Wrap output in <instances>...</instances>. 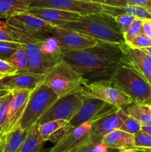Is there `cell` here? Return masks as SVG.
I'll return each instance as SVG.
<instances>
[{
	"mask_svg": "<svg viewBox=\"0 0 151 152\" xmlns=\"http://www.w3.org/2000/svg\"><path fill=\"white\" fill-rule=\"evenodd\" d=\"M118 152H137L135 148H121L118 149Z\"/></svg>",
	"mask_w": 151,
	"mask_h": 152,
	"instance_id": "obj_43",
	"label": "cell"
},
{
	"mask_svg": "<svg viewBox=\"0 0 151 152\" xmlns=\"http://www.w3.org/2000/svg\"><path fill=\"white\" fill-rule=\"evenodd\" d=\"M107 151L108 148L102 142L94 144L89 142L75 152H107Z\"/></svg>",
	"mask_w": 151,
	"mask_h": 152,
	"instance_id": "obj_35",
	"label": "cell"
},
{
	"mask_svg": "<svg viewBox=\"0 0 151 152\" xmlns=\"http://www.w3.org/2000/svg\"><path fill=\"white\" fill-rule=\"evenodd\" d=\"M60 28L71 30L92 37L97 41L118 45H126L124 36L113 16L103 12L80 17Z\"/></svg>",
	"mask_w": 151,
	"mask_h": 152,
	"instance_id": "obj_2",
	"label": "cell"
},
{
	"mask_svg": "<svg viewBox=\"0 0 151 152\" xmlns=\"http://www.w3.org/2000/svg\"><path fill=\"white\" fill-rule=\"evenodd\" d=\"M12 98H13V93L9 92L7 94L3 96L0 102V134H2L4 132V126L7 120V111Z\"/></svg>",
	"mask_w": 151,
	"mask_h": 152,
	"instance_id": "obj_29",
	"label": "cell"
},
{
	"mask_svg": "<svg viewBox=\"0 0 151 152\" xmlns=\"http://www.w3.org/2000/svg\"><path fill=\"white\" fill-rule=\"evenodd\" d=\"M142 131L151 135V126H142Z\"/></svg>",
	"mask_w": 151,
	"mask_h": 152,
	"instance_id": "obj_44",
	"label": "cell"
},
{
	"mask_svg": "<svg viewBox=\"0 0 151 152\" xmlns=\"http://www.w3.org/2000/svg\"><path fill=\"white\" fill-rule=\"evenodd\" d=\"M7 61L16 68L17 73L28 72V59L23 45L19 48Z\"/></svg>",
	"mask_w": 151,
	"mask_h": 152,
	"instance_id": "obj_26",
	"label": "cell"
},
{
	"mask_svg": "<svg viewBox=\"0 0 151 152\" xmlns=\"http://www.w3.org/2000/svg\"><path fill=\"white\" fill-rule=\"evenodd\" d=\"M102 12L113 17H115L118 15H129L142 20L151 19V13H150L147 9L139 6L130 5V4L123 7L102 5Z\"/></svg>",
	"mask_w": 151,
	"mask_h": 152,
	"instance_id": "obj_22",
	"label": "cell"
},
{
	"mask_svg": "<svg viewBox=\"0 0 151 152\" xmlns=\"http://www.w3.org/2000/svg\"><path fill=\"white\" fill-rule=\"evenodd\" d=\"M117 110L92 123L93 124L90 135V143L102 142V138L105 135L120 129L122 123L117 113Z\"/></svg>",
	"mask_w": 151,
	"mask_h": 152,
	"instance_id": "obj_17",
	"label": "cell"
},
{
	"mask_svg": "<svg viewBox=\"0 0 151 152\" xmlns=\"http://www.w3.org/2000/svg\"><path fill=\"white\" fill-rule=\"evenodd\" d=\"M102 142L111 149L135 148L134 135L120 129H117L105 135L102 138Z\"/></svg>",
	"mask_w": 151,
	"mask_h": 152,
	"instance_id": "obj_19",
	"label": "cell"
},
{
	"mask_svg": "<svg viewBox=\"0 0 151 152\" xmlns=\"http://www.w3.org/2000/svg\"><path fill=\"white\" fill-rule=\"evenodd\" d=\"M117 109L118 108L116 107L99 99L83 96L81 108L68 124L63 127L64 134L86 123H93Z\"/></svg>",
	"mask_w": 151,
	"mask_h": 152,
	"instance_id": "obj_8",
	"label": "cell"
},
{
	"mask_svg": "<svg viewBox=\"0 0 151 152\" xmlns=\"http://www.w3.org/2000/svg\"><path fill=\"white\" fill-rule=\"evenodd\" d=\"M28 13L42 19L53 27L63 26L70 22L78 21L81 17L78 13L47 7H29Z\"/></svg>",
	"mask_w": 151,
	"mask_h": 152,
	"instance_id": "obj_14",
	"label": "cell"
},
{
	"mask_svg": "<svg viewBox=\"0 0 151 152\" xmlns=\"http://www.w3.org/2000/svg\"><path fill=\"white\" fill-rule=\"evenodd\" d=\"M118 25V28H120L122 34L125 33L129 28V27L131 25L134 19H136L135 17L129 15H118V16L113 17Z\"/></svg>",
	"mask_w": 151,
	"mask_h": 152,
	"instance_id": "obj_34",
	"label": "cell"
},
{
	"mask_svg": "<svg viewBox=\"0 0 151 152\" xmlns=\"http://www.w3.org/2000/svg\"><path fill=\"white\" fill-rule=\"evenodd\" d=\"M38 47L43 57L52 67L63 61L62 51L59 42L53 36L47 37L40 42Z\"/></svg>",
	"mask_w": 151,
	"mask_h": 152,
	"instance_id": "obj_20",
	"label": "cell"
},
{
	"mask_svg": "<svg viewBox=\"0 0 151 152\" xmlns=\"http://www.w3.org/2000/svg\"><path fill=\"white\" fill-rule=\"evenodd\" d=\"M27 12L25 10L10 5L7 3L0 1V19H7L8 18L18 14V13Z\"/></svg>",
	"mask_w": 151,
	"mask_h": 152,
	"instance_id": "obj_31",
	"label": "cell"
},
{
	"mask_svg": "<svg viewBox=\"0 0 151 152\" xmlns=\"http://www.w3.org/2000/svg\"><path fill=\"white\" fill-rule=\"evenodd\" d=\"M147 10H148V11L150 12V13H151V8H149V9H147Z\"/></svg>",
	"mask_w": 151,
	"mask_h": 152,
	"instance_id": "obj_49",
	"label": "cell"
},
{
	"mask_svg": "<svg viewBox=\"0 0 151 152\" xmlns=\"http://www.w3.org/2000/svg\"><path fill=\"white\" fill-rule=\"evenodd\" d=\"M141 34H142V19L136 18L127 31L123 34L125 44L128 45L137 36Z\"/></svg>",
	"mask_w": 151,
	"mask_h": 152,
	"instance_id": "obj_28",
	"label": "cell"
},
{
	"mask_svg": "<svg viewBox=\"0 0 151 152\" xmlns=\"http://www.w3.org/2000/svg\"><path fill=\"white\" fill-rule=\"evenodd\" d=\"M30 7L58 9L78 13L81 16L102 12L101 4L78 0H31Z\"/></svg>",
	"mask_w": 151,
	"mask_h": 152,
	"instance_id": "obj_10",
	"label": "cell"
},
{
	"mask_svg": "<svg viewBox=\"0 0 151 152\" xmlns=\"http://www.w3.org/2000/svg\"><path fill=\"white\" fill-rule=\"evenodd\" d=\"M149 104H150V105H151V101H150V103H149Z\"/></svg>",
	"mask_w": 151,
	"mask_h": 152,
	"instance_id": "obj_52",
	"label": "cell"
},
{
	"mask_svg": "<svg viewBox=\"0 0 151 152\" xmlns=\"http://www.w3.org/2000/svg\"><path fill=\"white\" fill-rule=\"evenodd\" d=\"M68 124L65 120H52L43 124L38 125V132L41 137L47 142L51 141L57 134L58 132Z\"/></svg>",
	"mask_w": 151,
	"mask_h": 152,
	"instance_id": "obj_25",
	"label": "cell"
},
{
	"mask_svg": "<svg viewBox=\"0 0 151 152\" xmlns=\"http://www.w3.org/2000/svg\"><path fill=\"white\" fill-rule=\"evenodd\" d=\"M0 1L19 7L25 10V11H28L29 7H30L31 3V0H0Z\"/></svg>",
	"mask_w": 151,
	"mask_h": 152,
	"instance_id": "obj_38",
	"label": "cell"
},
{
	"mask_svg": "<svg viewBox=\"0 0 151 152\" xmlns=\"http://www.w3.org/2000/svg\"><path fill=\"white\" fill-rule=\"evenodd\" d=\"M10 26L30 33L41 39L51 36V31L54 28L42 19L30 14L27 12L18 13L6 19Z\"/></svg>",
	"mask_w": 151,
	"mask_h": 152,
	"instance_id": "obj_12",
	"label": "cell"
},
{
	"mask_svg": "<svg viewBox=\"0 0 151 152\" xmlns=\"http://www.w3.org/2000/svg\"><path fill=\"white\" fill-rule=\"evenodd\" d=\"M90 1L101 5H107L112 7H123L128 4L125 0H90Z\"/></svg>",
	"mask_w": 151,
	"mask_h": 152,
	"instance_id": "obj_39",
	"label": "cell"
},
{
	"mask_svg": "<svg viewBox=\"0 0 151 152\" xmlns=\"http://www.w3.org/2000/svg\"><path fill=\"white\" fill-rule=\"evenodd\" d=\"M117 113L122 123L119 129L120 130L133 135L136 134L142 130V125L133 117H130L129 114H127L123 108H118Z\"/></svg>",
	"mask_w": 151,
	"mask_h": 152,
	"instance_id": "obj_27",
	"label": "cell"
},
{
	"mask_svg": "<svg viewBox=\"0 0 151 152\" xmlns=\"http://www.w3.org/2000/svg\"><path fill=\"white\" fill-rule=\"evenodd\" d=\"M127 62L151 86V58L140 49L127 47Z\"/></svg>",
	"mask_w": 151,
	"mask_h": 152,
	"instance_id": "obj_18",
	"label": "cell"
},
{
	"mask_svg": "<svg viewBox=\"0 0 151 152\" xmlns=\"http://www.w3.org/2000/svg\"><path fill=\"white\" fill-rule=\"evenodd\" d=\"M123 109L142 126H151V105L150 104L133 103Z\"/></svg>",
	"mask_w": 151,
	"mask_h": 152,
	"instance_id": "obj_24",
	"label": "cell"
},
{
	"mask_svg": "<svg viewBox=\"0 0 151 152\" xmlns=\"http://www.w3.org/2000/svg\"><path fill=\"white\" fill-rule=\"evenodd\" d=\"M72 152H75V151H72Z\"/></svg>",
	"mask_w": 151,
	"mask_h": 152,
	"instance_id": "obj_53",
	"label": "cell"
},
{
	"mask_svg": "<svg viewBox=\"0 0 151 152\" xmlns=\"http://www.w3.org/2000/svg\"><path fill=\"white\" fill-rule=\"evenodd\" d=\"M7 28L16 42L21 43L25 48L28 59V72L44 75L52 66L43 57L39 50L38 45L43 39L8 25Z\"/></svg>",
	"mask_w": 151,
	"mask_h": 152,
	"instance_id": "obj_6",
	"label": "cell"
},
{
	"mask_svg": "<svg viewBox=\"0 0 151 152\" xmlns=\"http://www.w3.org/2000/svg\"><path fill=\"white\" fill-rule=\"evenodd\" d=\"M17 74L16 68L7 60L0 59V74L4 77Z\"/></svg>",
	"mask_w": 151,
	"mask_h": 152,
	"instance_id": "obj_37",
	"label": "cell"
},
{
	"mask_svg": "<svg viewBox=\"0 0 151 152\" xmlns=\"http://www.w3.org/2000/svg\"><path fill=\"white\" fill-rule=\"evenodd\" d=\"M142 50L145 53V54H147L148 56H149V57L151 58V47L142 49Z\"/></svg>",
	"mask_w": 151,
	"mask_h": 152,
	"instance_id": "obj_45",
	"label": "cell"
},
{
	"mask_svg": "<svg viewBox=\"0 0 151 152\" xmlns=\"http://www.w3.org/2000/svg\"><path fill=\"white\" fill-rule=\"evenodd\" d=\"M10 92L13 93V98L10 101L7 111V120L3 134L7 133L17 127L31 94L30 91L28 90H18Z\"/></svg>",
	"mask_w": 151,
	"mask_h": 152,
	"instance_id": "obj_15",
	"label": "cell"
},
{
	"mask_svg": "<svg viewBox=\"0 0 151 152\" xmlns=\"http://www.w3.org/2000/svg\"><path fill=\"white\" fill-rule=\"evenodd\" d=\"M151 19L142 20V34L151 39Z\"/></svg>",
	"mask_w": 151,
	"mask_h": 152,
	"instance_id": "obj_41",
	"label": "cell"
},
{
	"mask_svg": "<svg viewBox=\"0 0 151 152\" xmlns=\"http://www.w3.org/2000/svg\"><path fill=\"white\" fill-rule=\"evenodd\" d=\"M83 96L74 92L58 98L52 106L40 117L36 124L41 125L52 120H65L68 123L81 108Z\"/></svg>",
	"mask_w": 151,
	"mask_h": 152,
	"instance_id": "obj_9",
	"label": "cell"
},
{
	"mask_svg": "<svg viewBox=\"0 0 151 152\" xmlns=\"http://www.w3.org/2000/svg\"><path fill=\"white\" fill-rule=\"evenodd\" d=\"M10 91H9L6 88V87L2 83L1 79H0V97H2V96H5V95L7 94Z\"/></svg>",
	"mask_w": 151,
	"mask_h": 152,
	"instance_id": "obj_42",
	"label": "cell"
},
{
	"mask_svg": "<svg viewBox=\"0 0 151 152\" xmlns=\"http://www.w3.org/2000/svg\"><path fill=\"white\" fill-rule=\"evenodd\" d=\"M150 22H151V20H150Z\"/></svg>",
	"mask_w": 151,
	"mask_h": 152,
	"instance_id": "obj_54",
	"label": "cell"
},
{
	"mask_svg": "<svg viewBox=\"0 0 151 152\" xmlns=\"http://www.w3.org/2000/svg\"><path fill=\"white\" fill-rule=\"evenodd\" d=\"M51 36L58 40L62 53L84 50L94 47L98 43L97 40L92 37L60 27H54Z\"/></svg>",
	"mask_w": 151,
	"mask_h": 152,
	"instance_id": "obj_11",
	"label": "cell"
},
{
	"mask_svg": "<svg viewBox=\"0 0 151 152\" xmlns=\"http://www.w3.org/2000/svg\"><path fill=\"white\" fill-rule=\"evenodd\" d=\"M3 97V96H2ZM2 97H0V102H1V99H2Z\"/></svg>",
	"mask_w": 151,
	"mask_h": 152,
	"instance_id": "obj_51",
	"label": "cell"
},
{
	"mask_svg": "<svg viewBox=\"0 0 151 152\" xmlns=\"http://www.w3.org/2000/svg\"><path fill=\"white\" fill-rule=\"evenodd\" d=\"M92 124L88 122L73 130L67 132L50 148L49 152H72L90 142Z\"/></svg>",
	"mask_w": 151,
	"mask_h": 152,
	"instance_id": "obj_13",
	"label": "cell"
},
{
	"mask_svg": "<svg viewBox=\"0 0 151 152\" xmlns=\"http://www.w3.org/2000/svg\"><path fill=\"white\" fill-rule=\"evenodd\" d=\"M137 152H151V148H135Z\"/></svg>",
	"mask_w": 151,
	"mask_h": 152,
	"instance_id": "obj_46",
	"label": "cell"
},
{
	"mask_svg": "<svg viewBox=\"0 0 151 152\" xmlns=\"http://www.w3.org/2000/svg\"><path fill=\"white\" fill-rule=\"evenodd\" d=\"M3 77H4V76H2V75H1V74H0V79L3 78Z\"/></svg>",
	"mask_w": 151,
	"mask_h": 152,
	"instance_id": "obj_50",
	"label": "cell"
},
{
	"mask_svg": "<svg viewBox=\"0 0 151 152\" xmlns=\"http://www.w3.org/2000/svg\"><path fill=\"white\" fill-rule=\"evenodd\" d=\"M130 5L139 6L145 9L151 8V0H125Z\"/></svg>",
	"mask_w": 151,
	"mask_h": 152,
	"instance_id": "obj_40",
	"label": "cell"
},
{
	"mask_svg": "<svg viewBox=\"0 0 151 152\" xmlns=\"http://www.w3.org/2000/svg\"><path fill=\"white\" fill-rule=\"evenodd\" d=\"M110 81L130 97L133 103L150 102L151 86L127 62L116 68Z\"/></svg>",
	"mask_w": 151,
	"mask_h": 152,
	"instance_id": "obj_3",
	"label": "cell"
},
{
	"mask_svg": "<svg viewBox=\"0 0 151 152\" xmlns=\"http://www.w3.org/2000/svg\"><path fill=\"white\" fill-rule=\"evenodd\" d=\"M28 130L17 126L13 130L1 134V152H17L28 135Z\"/></svg>",
	"mask_w": 151,
	"mask_h": 152,
	"instance_id": "obj_21",
	"label": "cell"
},
{
	"mask_svg": "<svg viewBox=\"0 0 151 152\" xmlns=\"http://www.w3.org/2000/svg\"><path fill=\"white\" fill-rule=\"evenodd\" d=\"M22 45L19 42H0V59L7 60Z\"/></svg>",
	"mask_w": 151,
	"mask_h": 152,
	"instance_id": "obj_30",
	"label": "cell"
},
{
	"mask_svg": "<svg viewBox=\"0 0 151 152\" xmlns=\"http://www.w3.org/2000/svg\"><path fill=\"white\" fill-rule=\"evenodd\" d=\"M0 42H17L14 37L9 31L6 20H0Z\"/></svg>",
	"mask_w": 151,
	"mask_h": 152,
	"instance_id": "obj_36",
	"label": "cell"
},
{
	"mask_svg": "<svg viewBox=\"0 0 151 152\" xmlns=\"http://www.w3.org/2000/svg\"><path fill=\"white\" fill-rule=\"evenodd\" d=\"M87 80L64 61L50 68L44 74V83L59 97L78 92Z\"/></svg>",
	"mask_w": 151,
	"mask_h": 152,
	"instance_id": "obj_4",
	"label": "cell"
},
{
	"mask_svg": "<svg viewBox=\"0 0 151 152\" xmlns=\"http://www.w3.org/2000/svg\"><path fill=\"white\" fill-rule=\"evenodd\" d=\"M44 75L29 72L17 73L1 78V81L9 91L28 90L31 92L44 83Z\"/></svg>",
	"mask_w": 151,
	"mask_h": 152,
	"instance_id": "obj_16",
	"label": "cell"
},
{
	"mask_svg": "<svg viewBox=\"0 0 151 152\" xmlns=\"http://www.w3.org/2000/svg\"><path fill=\"white\" fill-rule=\"evenodd\" d=\"M81 96L99 99L118 108L133 104L125 94L117 88L110 80L86 83L79 91Z\"/></svg>",
	"mask_w": 151,
	"mask_h": 152,
	"instance_id": "obj_7",
	"label": "cell"
},
{
	"mask_svg": "<svg viewBox=\"0 0 151 152\" xmlns=\"http://www.w3.org/2000/svg\"><path fill=\"white\" fill-rule=\"evenodd\" d=\"M45 142L38 132V125L35 124L28 129L26 139L17 152H44Z\"/></svg>",
	"mask_w": 151,
	"mask_h": 152,
	"instance_id": "obj_23",
	"label": "cell"
},
{
	"mask_svg": "<svg viewBox=\"0 0 151 152\" xmlns=\"http://www.w3.org/2000/svg\"><path fill=\"white\" fill-rule=\"evenodd\" d=\"M135 148H151V135L141 130L134 134Z\"/></svg>",
	"mask_w": 151,
	"mask_h": 152,
	"instance_id": "obj_32",
	"label": "cell"
},
{
	"mask_svg": "<svg viewBox=\"0 0 151 152\" xmlns=\"http://www.w3.org/2000/svg\"><path fill=\"white\" fill-rule=\"evenodd\" d=\"M0 152H1V134H0Z\"/></svg>",
	"mask_w": 151,
	"mask_h": 152,
	"instance_id": "obj_47",
	"label": "cell"
},
{
	"mask_svg": "<svg viewBox=\"0 0 151 152\" xmlns=\"http://www.w3.org/2000/svg\"><path fill=\"white\" fill-rule=\"evenodd\" d=\"M78 1H91L90 0H78Z\"/></svg>",
	"mask_w": 151,
	"mask_h": 152,
	"instance_id": "obj_48",
	"label": "cell"
},
{
	"mask_svg": "<svg viewBox=\"0 0 151 152\" xmlns=\"http://www.w3.org/2000/svg\"><path fill=\"white\" fill-rule=\"evenodd\" d=\"M59 96L44 83L31 92L26 108L18 126L23 130H28L36 124L40 117L52 106Z\"/></svg>",
	"mask_w": 151,
	"mask_h": 152,
	"instance_id": "obj_5",
	"label": "cell"
},
{
	"mask_svg": "<svg viewBox=\"0 0 151 152\" xmlns=\"http://www.w3.org/2000/svg\"><path fill=\"white\" fill-rule=\"evenodd\" d=\"M127 45L98 41L94 47L62 53L64 62L81 74L87 83L110 80L116 68L127 62Z\"/></svg>",
	"mask_w": 151,
	"mask_h": 152,
	"instance_id": "obj_1",
	"label": "cell"
},
{
	"mask_svg": "<svg viewBox=\"0 0 151 152\" xmlns=\"http://www.w3.org/2000/svg\"><path fill=\"white\" fill-rule=\"evenodd\" d=\"M127 46L132 48L140 49V50L146 48H150L151 47V39L148 38L144 34H141L137 36Z\"/></svg>",
	"mask_w": 151,
	"mask_h": 152,
	"instance_id": "obj_33",
	"label": "cell"
}]
</instances>
